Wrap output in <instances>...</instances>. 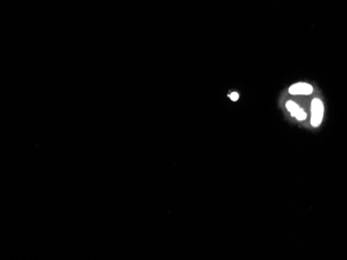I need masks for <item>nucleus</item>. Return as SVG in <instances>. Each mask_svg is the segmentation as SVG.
Listing matches in <instances>:
<instances>
[{
  "label": "nucleus",
  "mask_w": 347,
  "mask_h": 260,
  "mask_svg": "<svg viewBox=\"0 0 347 260\" xmlns=\"http://www.w3.org/2000/svg\"><path fill=\"white\" fill-rule=\"evenodd\" d=\"M324 113V107L322 104V101L319 99H314L311 104V125L313 127H318L323 118Z\"/></svg>",
  "instance_id": "nucleus-1"
},
{
  "label": "nucleus",
  "mask_w": 347,
  "mask_h": 260,
  "mask_svg": "<svg viewBox=\"0 0 347 260\" xmlns=\"http://www.w3.org/2000/svg\"><path fill=\"white\" fill-rule=\"evenodd\" d=\"M313 92V87L305 82H299L291 85L289 87V93L291 94H302V95H309Z\"/></svg>",
  "instance_id": "nucleus-2"
},
{
  "label": "nucleus",
  "mask_w": 347,
  "mask_h": 260,
  "mask_svg": "<svg viewBox=\"0 0 347 260\" xmlns=\"http://www.w3.org/2000/svg\"><path fill=\"white\" fill-rule=\"evenodd\" d=\"M286 108H287V110L291 113V115L295 117L297 121H305V119L307 118L306 112L303 111L301 108L293 101H288L286 104Z\"/></svg>",
  "instance_id": "nucleus-3"
},
{
  "label": "nucleus",
  "mask_w": 347,
  "mask_h": 260,
  "mask_svg": "<svg viewBox=\"0 0 347 260\" xmlns=\"http://www.w3.org/2000/svg\"><path fill=\"white\" fill-rule=\"evenodd\" d=\"M229 97H230V99L232 100V101H237L238 99H239V94H238L237 92H231L230 94H229Z\"/></svg>",
  "instance_id": "nucleus-4"
}]
</instances>
